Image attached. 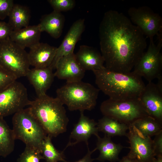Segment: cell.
<instances>
[{
	"mask_svg": "<svg viewBox=\"0 0 162 162\" xmlns=\"http://www.w3.org/2000/svg\"><path fill=\"white\" fill-rule=\"evenodd\" d=\"M105 67L113 71H131L147 47L145 36L129 18L113 10L104 14L99 28Z\"/></svg>",
	"mask_w": 162,
	"mask_h": 162,
	"instance_id": "obj_1",
	"label": "cell"
},
{
	"mask_svg": "<svg viewBox=\"0 0 162 162\" xmlns=\"http://www.w3.org/2000/svg\"><path fill=\"white\" fill-rule=\"evenodd\" d=\"M92 71L99 90L111 99L124 100L138 98L146 85L142 77L133 71L118 72L105 67Z\"/></svg>",
	"mask_w": 162,
	"mask_h": 162,
	"instance_id": "obj_2",
	"label": "cell"
},
{
	"mask_svg": "<svg viewBox=\"0 0 162 162\" xmlns=\"http://www.w3.org/2000/svg\"><path fill=\"white\" fill-rule=\"evenodd\" d=\"M64 104L46 94L31 101L28 108L47 135L56 137L65 132L69 120Z\"/></svg>",
	"mask_w": 162,
	"mask_h": 162,
	"instance_id": "obj_3",
	"label": "cell"
},
{
	"mask_svg": "<svg viewBox=\"0 0 162 162\" xmlns=\"http://www.w3.org/2000/svg\"><path fill=\"white\" fill-rule=\"evenodd\" d=\"M99 90L81 81L66 82L57 89L56 97L70 111L91 110L96 105Z\"/></svg>",
	"mask_w": 162,
	"mask_h": 162,
	"instance_id": "obj_4",
	"label": "cell"
},
{
	"mask_svg": "<svg viewBox=\"0 0 162 162\" xmlns=\"http://www.w3.org/2000/svg\"><path fill=\"white\" fill-rule=\"evenodd\" d=\"M12 124V130L16 140H21L26 146L41 151V144L47 134L28 108L14 114Z\"/></svg>",
	"mask_w": 162,
	"mask_h": 162,
	"instance_id": "obj_5",
	"label": "cell"
},
{
	"mask_svg": "<svg viewBox=\"0 0 162 162\" xmlns=\"http://www.w3.org/2000/svg\"><path fill=\"white\" fill-rule=\"evenodd\" d=\"M100 110L104 116L128 125L141 118L149 116L138 98L124 100L109 98L101 103Z\"/></svg>",
	"mask_w": 162,
	"mask_h": 162,
	"instance_id": "obj_6",
	"label": "cell"
},
{
	"mask_svg": "<svg viewBox=\"0 0 162 162\" xmlns=\"http://www.w3.org/2000/svg\"><path fill=\"white\" fill-rule=\"evenodd\" d=\"M0 66L18 78L30 69L28 53L10 38L0 42Z\"/></svg>",
	"mask_w": 162,
	"mask_h": 162,
	"instance_id": "obj_7",
	"label": "cell"
},
{
	"mask_svg": "<svg viewBox=\"0 0 162 162\" xmlns=\"http://www.w3.org/2000/svg\"><path fill=\"white\" fill-rule=\"evenodd\" d=\"M162 33L158 36V44H155L153 39H150L148 49L140 58L134 68L135 73L144 78L148 82L162 76Z\"/></svg>",
	"mask_w": 162,
	"mask_h": 162,
	"instance_id": "obj_8",
	"label": "cell"
},
{
	"mask_svg": "<svg viewBox=\"0 0 162 162\" xmlns=\"http://www.w3.org/2000/svg\"><path fill=\"white\" fill-rule=\"evenodd\" d=\"M31 101L25 86L15 81L0 91V117L14 114L29 105Z\"/></svg>",
	"mask_w": 162,
	"mask_h": 162,
	"instance_id": "obj_9",
	"label": "cell"
},
{
	"mask_svg": "<svg viewBox=\"0 0 162 162\" xmlns=\"http://www.w3.org/2000/svg\"><path fill=\"white\" fill-rule=\"evenodd\" d=\"M130 20L137 26L144 36L153 39L155 35L162 31V19L159 14L146 6L129 8Z\"/></svg>",
	"mask_w": 162,
	"mask_h": 162,
	"instance_id": "obj_10",
	"label": "cell"
},
{
	"mask_svg": "<svg viewBox=\"0 0 162 162\" xmlns=\"http://www.w3.org/2000/svg\"><path fill=\"white\" fill-rule=\"evenodd\" d=\"M126 136L130 144L127 156L135 162H152L154 158L153 140L142 133L133 124L129 125Z\"/></svg>",
	"mask_w": 162,
	"mask_h": 162,
	"instance_id": "obj_11",
	"label": "cell"
},
{
	"mask_svg": "<svg viewBox=\"0 0 162 162\" xmlns=\"http://www.w3.org/2000/svg\"><path fill=\"white\" fill-rule=\"evenodd\" d=\"M148 82L138 98L148 115L162 123V77Z\"/></svg>",
	"mask_w": 162,
	"mask_h": 162,
	"instance_id": "obj_12",
	"label": "cell"
},
{
	"mask_svg": "<svg viewBox=\"0 0 162 162\" xmlns=\"http://www.w3.org/2000/svg\"><path fill=\"white\" fill-rule=\"evenodd\" d=\"M85 27L83 19L76 20L72 25L62 43L57 47L55 56L50 66L53 70L55 69L61 58L74 53L75 45L83 32Z\"/></svg>",
	"mask_w": 162,
	"mask_h": 162,
	"instance_id": "obj_13",
	"label": "cell"
},
{
	"mask_svg": "<svg viewBox=\"0 0 162 162\" xmlns=\"http://www.w3.org/2000/svg\"><path fill=\"white\" fill-rule=\"evenodd\" d=\"M55 69V76L59 79L66 80V82L81 81L86 71L77 62L74 52L61 58Z\"/></svg>",
	"mask_w": 162,
	"mask_h": 162,
	"instance_id": "obj_14",
	"label": "cell"
},
{
	"mask_svg": "<svg viewBox=\"0 0 162 162\" xmlns=\"http://www.w3.org/2000/svg\"><path fill=\"white\" fill-rule=\"evenodd\" d=\"M84 111H81L80 117L78 122L74 126L69 137V140L64 152L66 148L78 143L84 142L88 146V140L93 135L96 137L98 135L97 122L84 115Z\"/></svg>",
	"mask_w": 162,
	"mask_h": 162,
	"instance_id": "obj_15",
	"label": "cell"
},
{
	"mask_svg": "<svg viewBox=\"0 0 162 162\" xmlns=\"http://www.w3.org/2000/svg\"><path fill=\"white\" fill-rule=\"evenodd\" d=\"M29 49L28 56L30 65L35 68H42L50 66L57 47L40 42Z\"/></svg>",
	"mask_w": 162,
	"mask_h": 162,
	"instance_id": "obj_16",
	"label": "cell"
},
{
	"mask_svg": "<svg viewBox=\"0 0 162 162\" xmlns=\"http://www.w3.org/2000/svg\"><path fill=\"white\" fill-rule=\"evenodd\" d=\"M50 66L45 68L30 69L26 76L34 87L37 97L46 94L55 77Z\"/></svg>",
	"mask_w": 162,
	"mask_h": 162,
	"instance_id": "obj_17",
	"label": "cell"
},
{
	"mask_svg": "<svg viewBox=\"0 0 162 162\" xmlns=\"http://www.w3.org/2000/svg\"><path fill=\"white\" fill-rule=\"evenodd\" d=\"M75 55L77 62L85 71H92L105 68L104 60L101 54L93 47L81 45Z\"/></svg>",
	"mask_w": 162,
	"mask_h": 162,
	"instance_id": "obj_18",
	"label": "cell"
},
{
	"mask_svg": "<svg viewBox=\"0 0 162 162\" xmlns=\"http://www.w3.org/2000/svg\"><path fill=\"white\" fill-rule=\"evenodd\" d=\"M42 32L39 24L13 30L10 39L21 47L30 48L40 42Z\"/></svg>",
	"mask_w": 162,
	"mask_h": 162,
	"instance_id": "obj_19",
	"label": "cell"
},
{
	"mask_svg": "<svg viewBox=\"0 0 162 162\" xmlns=\"http://www.w3.org/2000/svg\"><path fill=\"white\" fill-rule=\"evenodd\" d=\"M97 142L96 150L100 152L99 157L95 159L100 161L108 160L116 162L119 160L118 155L124 147L120 144H116L111 140V138L105 135L103 138L98 135L97 136Z\"/></svg>",
	"mask_w": 162,
	"mask_h": 162,
	"instance_id": "obj_20",
	"label": "cell"
},
{
	"mask_svg": "<svg viewBox=\"0 0 162 162\" xmlns=\"http://www.w3.org/2000/svg\"><path fill=\"white\" fill-rule=\"evenodd\" d=\"M64 21V16L61 12L53 10L43 16L38 24L42 32H45L57 39L62 34Z\"/></svg>",
	"mask_w": 162,
	"mask_h": 162,
	"instance_id": "obj_21",
	"label": "cell"
},
{
	"mask_svg": "<svg viewBox=\"0 0 162 162\" xmlns=\"http://www.w3.org/2000/svg\"><path fill=\"white\" fill-rule=\"evenodd\" d=\"M97 127L99 132H103L105 135L110 137L126 136L129 128V125L127 124L104 116L98 120Z\"/></svg>",
	"mask_w": 162,
	"mask_h": 162,
	"instance_id": "obj_22",
	"label": "cell"
},
{
	"mask_svg": "<svg viewBox=\"0 0 162 162\" xmlns=\"http://www.w3.org/2000/svg\"><path fill=\"white\" fill-rule=\"evenodd\" d=\"M8 17V23L13 30L19 29L29 26L30 12L27 7L14 4Z\"/></svg>",
	"mask_w": 162,
	"mask_h": 162,
	"instance_id": "obj_23",
	"label": "cell"
},
{
	"mask_svg": "<svg viewBox=\"0 0 162 162\" xmlns=\"http://www.w3.org/2000/svg\"><path fill=\"white\" fill-rule=\"evenodd\" d=\"M15 140L12 129L0 117V156L6 157L13 151Z\"/></svg>",
	"mask_w": 162,
	"mask_h": 162,
	"instance_id": "obj_24",
	"label": "cell"
},
{
	"mask_svg": "<svg viewBox=\"0 0 162 162\" xmlns=\"http://www.w3.org/2000/svg\"><path fill=\"white\" fill-rule=\"evenodd\" d=\"M133 124L143 134L150 137L162 131V123L149 116L141 118Z\"/></svg>",
	"mask_w": 162,
	"mask_h": 162,
	"instance_id": "obj_25",
	"label": "cell"
},
{
	"mask_svg": "<svg viewBox=\"0 0 162 162\" xmlns=\"http://www.w3.org/2000/svg\"><path fill=\"white\" fill-rule=\"evenodd\" d=\"M52 137L47 135L41 144L40 150L46 162H65L63 152H60L55 147L51 141Z\"/></svg>",
	"mask_w": 162,
	"mask_h": 162,
	"instance_id": "obj_26",
	"label": "cell"
},
{
	"mask_svg": "<svg viewBox=\"0 0 162 162\" xmlns=\"http://www.w3.org/2000/svg\"><path fill=\"white\" fill-rule=\"evenodd\" d=\"M41 154L40 150L26 146L16 162H40V160L44 159Z\"/></svg>",
	"mask_w": 162,
	"mask_h": 162,
	"instance_id": "obj_27",
	"label": "cell"
},
{
	"mask_svg": "<svg viewBox=\"0 0 162 162\" xmlns=\"http://www.w3.org/2000/svg\"><path fill=\"white\" fill-rule=\"evenodd\" d=\"M48 2L53 10L61 13L71 10L75 4V2L73 0H49Z\"/></svg>",
	"mask_w": 162,
	"mask_h": 162,
	"instance_id": "obj_28",
	"label": "cell"
},
{
	"mask_svg": "<svg viewBox=\"0 0 162 162\" xmlns=\"http://www.w3.org/2000/svg\"><path fill=\"white\" fill-rule=\"evenodd\" d=\"M17 78L0 66V91L16 80Z\"/></svg>",
	"mask_w": 162,
	"mask_h": 162,
	"instance_id": "obj_29",
	"label": "cell"
},
{
	"mask_svg": "<svg viewBox=\"0 0 162 162\" xmlns=\"http://www.w3.org/2000/svg\"><path fill=\"white\" fill-rule=\"evenodd\" d=\"M14 4L13 0H0V19L3 20L9 15Z\"/></svg>",
	"mask_w": 162,
	"mask_h": 162,
	"instance_id": "obj_30",
	"label": "cell"
},
{
	"mask_svg": "<svg viewBox=\"0 0 162 162\" xmlns=\"http://www.w3.org/2000/svg\"><path fill=\"white\" fill-rule=\"evenodd\" d=\"M13 31L8 22L0 21V42L9 38Z\"/></svg>",
	"mask_w": 162,
	"mask_h": 162,
	"instance_id": "obj_31",
	"label": "cell"
},
{
	"mask_svg": "<svg viewBox=\"0 0 162 162\" xmlns=\"http://www.w3.org/2000/svg\"><path fill=\"white\" fill-rule=\"evenodd\" d=\"M155 136L153 141L155 156L162 155V131Z\"/></svg>",
	"mask_w": 162,
	"mask_h": 162,
	"instance_id": "obj_32",
	"label": "cell"
},
{
	"mask_svg": "<svg viewBox=\"0 0 162 162\" xmlns=\"http://www.w3.org/2000/svg\"><path fill=\"white\" fill-rule=\"evenodd\" d=\"M87 147L88 152L86 154L82 159L75 162H92L94 160H95V159L92 158L91 155L92 153L96 150V149L94 148L93 150L90 151L88 148V146ZM65 162H68L66 161Z\"/></svg>",
	"mask_w": 162,
	"mask_h": 162,
	"instance_id": "obj_33",
	"label": "cell"
},
{
	"mask_svg": "<svg viewBox=\"0 0 162 162\" xmlns=\"http://www.w3.org/2000/svg\"><path fill=\"white\" fill-rule=\"evenodd\" d=\"M120 162H135L133 160L129 158L127 156L123 157L120 160Z\"/></svg>",
	"mask_w": 162,
	"mask_h": 162,
	"instance_id": "obj_34",
	"label": "cell"
},
{
	"mask_svg": "<svg viewBox=\"0 0 162 162\" xmlns=\"http://www.w3.org/2000/svg\"><path fill=\"white\" fill-rule=\"evenodd\" d=\"M152 162H162V155L157 156V158L154 159Z\"/></svg>",
	"mask_w": 162,
	"mask_h": 162,
	"instance_id": "obj_35",
	"label": "cell"
}]
</instances>
